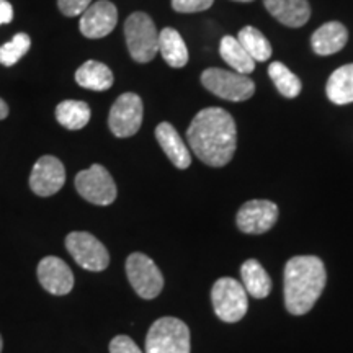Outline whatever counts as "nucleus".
Here are the masks:
<instances>
[{
    "mask_svg": "<svg viewBox=\"0 0 353 353\" xmlns=\"http://www.w3.org/2000/svg\"><path fill=\"white\" fill-rule=\"evenodd\" d=\"M187 139L195 156L211 167H224L237 148V128L226 110L211 107L198 112L187 130Z\"/></svg>",
    "mask_w": 353,
    "mask_h": 353,
    "instance_id": "obj_1",
    "label": "nucleus"
},
{
    "mask_svg": "<svg viewBox=\"0 0 353 353\" xmlns=\"http://www.w3.org/2000/svg\"><path fill=\"white\" fill-rule=\"evenodd\" d=\"M327 283L324 262L314 255H299L285 265V306L290 314L303 316L314 307Z\"/></svg>",
    "mask_w": 353,
    "mask_h": 353,
    "instance_id": "obj_2",
    "label": "nucleus"
},
{
    "mask_svg": "<svg viewBox=\"0 0 353 353\" xmlns=\"http://www.w3.org/2000/svg\"><path fill=\"white\" fill-rule=\"evenodd\" d=\"M126 46L132 59L139 64L152 61L159 52V33L151 17L134 12L125 21Z\"/></svg>",
    "mask_w": 353,
    "mask_h": 353,
    "instance_id": "obj_3",
    "label": "nucleus"
},
{
    "mask_svg": "<svg viewBox=\"0 0 353 353\" xmlns=\"http://www.w3.org/2000/svg\"><path fill=\"white\" fill-rule=\"evenodd\" d=\"M145 353H190V329L176 317H161L149 329Z\"/></svg>",
    "mask_w": 353,
    "mask_h": 353,
    "instance_id": "obj_4",
    "label": "nucleus"
},
{
    "mask_svg": "<svg viewBox=\"0 0 353 353\" xmlns=\"http://www.w3.org/2000/svg\"><path fill=\"white\" fill-rule=\"evenodd\" d=\"M211 301H213L216 316L229 324L239 322L249 309V298H247L245 288L231 276L219 278L216 281L211 288Z\"/></svg>",
    "mask_w": 353,
    "mask_h": 353,
    "instance_id": "obj_5",
    "label": "nucleus"
},
{
    "mask_svg": "<svg viewBox=\"0 0 353 353\" xmlns=\"http://www.w3.org/2000/svg\"><path fill=\"white\" fill-rule=\"evenodd\" d=\"M201 83L213 95L229 101H245L255 94L252 79L218 68L206 69L201 74Z\"/></svg>",
    "mask_w": 353,
    "mask_h": 353,
    "instance_id": "obj_6",
    "label": "nucleus"
},
{
    "mask_svg": "<svg viewBox=\"0 0 353 353\" xmlns=\"http://www.w3.org/2000/svg\"><path fill=\"white\" fill-rule=\"evenodd\" d=\"M126 275L132 290L143 299H154L164 288V276L151 257L134 252L126 259Z\"/></svg>",
    "mask_w": 353,
    "mask_h": 353,
    "instance_id": "obj_7",
    "label": "nucleus"
},
{
    "mask_svg": "<svg viewBox=\"0 0 353 353\" xmlns=\"http://www.w3.org/2000/svg\"><path fill=\"white\" fill-rule=\"evenodd\" d=\"M76 190L83 200L99 206L112 205L118 195L113 176L100 164H94L79 172L76 176Z\"/></svg>",
    "mask_w": 353,
    "mask_h": 353,
    "instance_id": "obj_8",
    "label": "nucleus"
},
{
    "mask_svg": "<svg viewBox=\"0 0 353 353\" xmlns=\"http://www.w3.org/2000/svg\"><path fill=\"white\" fill-rule=\"evenodd\" d=\"M65 249L77 265L88 272H103L110 265V254L90 232L74 231L65 237Z\"/></svg>",
    "mask_w": 353,
    "mask_h": 353,
    "instance_id": "obj_9",
    "label": "nucleus"
},
{
    "mask_svg": "<svg viewBox=\"0 0 353 353\" xmlns=\"http://www.w3.org/2000/svg\"><path fill=\"white\" fill-rule=\"evenodd\" d=\"M144 107L138 94L126 92L120 95L110 110L108 126L117 138H131L143 125Z\"/></svg>",
    "mask_w": 353,
    "mask_h": 353,
    "instance_id": "obj_10",
    "label": "nucleus"
},
{
    "mask_svg": "<svg viewBox=\"0 0 353 353\" xmlns=\"http://www.w3.org/2000/svg\"><path fill=\"white\" fill-rule=\"evenodd\" d=\"M65 169L64 164L54 156H43L33 165L30 174V188L38 196H52L64 187Z\"/></svg>",
    "mask_w": 353,
    "mask_h": 353,
    "instance_id": "obj_11",
    "label": "nucleus"
},
{
    "mask_svg": "<svg viewBox=\"0 0 353 353\" xmlns=\"http://www.w3.org/2000/svg\"><path fill=\"white\" fill-rule=\"evenodd\" d=\"M278 206L268 200H250L237 211L236 223L244 234H263L275 226Z\"/></svg>",
    "mask_w": 353,
    "mask_h": 353,
    "instance_id": "obj_12",
    "label": "nucleus"
},
{
    "mask_svg": "<svg viewBox=\"0 0 353 353\" xmlns=\"http://www.w3.org/2000/svg\"><path fill=\"white\" fill-rule=\"evenodd\" d=\"M117 23L118 10L114 3L108 2V0H99L82 13L79 28L85 38L99 39L112 33Z\"/></svg>",
    "mask_w": 353,
    "mask_h": 353,
    "instance_id": "obj_13",
    "label": "nucleus"
},
{
    "mask_svg": "<svg viewBox=\"0 0 353 353\" xmlns=\"http://www.w3.org/2000/svg\"><path fill=\"white\" fill-rule=\"evenodd\" d=\"M37 273L39 285L54 296H64L74 288V273L59 257H44L38 263Z\"/></svg>",
    "mask_w": 353,
    "mask_h": 353,
    "instance_id": "obj_14",
    "label": "nucleus"
},
{
    "mask_svg": "<svg viewBox=\"0 0 353 353\" xmlns=\"http://www.w3.org/2000/svg\"><path fill=\"white\" fill-rule=\"evenodd\" d=\"M263 6L273 19L290 28H299L311 19L307 0H263Z\"/></svg>",
    "mask_w": 353,
    "mask_h": 353,
    "instance_id": "obj_15",
    "label": "nucleus"
},
{
    "mask_svg": "<svg viewBox=\"0 0 353 353\" xmlns=\"http://www.w3.org/2000/svg\"><path fill=\"white\" fill-rule=\"evenodd\" d=\"M156 139L159 145L162 148V151L165 152V156L169 157V161L176 169L185 170L187 167H190V164H192V156H190L187 144L183 143L179 131L170 123H161L156 128Z\"/></svg>",
    "mask_w": 353,
    "mask_h": 353,
    "instance_id": "obj_16",
    "label": "nucleus"
},
{
    "mask_svg": "<svg viewBox=\"0 0 353 353\" xmlns=\"http://www.w3.org/2000/svg\"><path fill=\"white\" fill-rule=\"evenodd\" d=\"M348 41L347 28L339 21H329L312 33L311 46L316 54L330 56L343 50Z\"/></svg>",
    "mask_w": 353,
    "mask_h": 353,
    "instance_id": "obj_17",
    "label": "nucleus"
},
{
    "mask_svg": "<svg viewBox=\"0 0 353 353\" xmlns=\"http://www.w3.org/2000/svg\"><path fill=\"white\" fill-rule=\"evenodd\" d=\"M241 278L247 294H250L252 298L263 299L270 294L272 278L255 259H249L242 263Z\"/></svg>",
    "mask_w": 353,
    "mask_h": 353,
    "instance_id": "obj_18",
    "label": "nucleus"
},
{
    "mask_svg": "<svg viewBox=\"0 0 353 353\" xmlns=\"http://www.w3.org/2000/svg\"><path fill=\"white\" fill-rule=\"evenodd\" d=\"M76 82L87 90L103 92L113 85V72L107 64L87 61L77 69Z\"/></svg>",
    "mask_w": 353,
    "mask_h": 353,
    "instance_id": "obj_19",
    "label": "nucleus"
},
{
    "mask_svg": "<svg viewBox=\"0 0 353 353\" xmlns=\"http://www.w3.org/2000/svg\"><path fill=\"white\" fill-rule=\"evenodd\" d=\"M159 51L170 68L180 69L188 63L187 44L174 28H164L159 33Z\"/></svg>",
    "mask_w": 353,
    "mask_h": 353,
    "instance_id": "obj_20",
    "label": "nucleus"
},
{
    "mask_svg": "<svg viewBox=\"0 0 353 353\" xmlns=\"http://www.w3.org/2000/svg\"><path fill=\"white\" fill-rule=\"evenodd\" d=\"M327 99L335 105H347L353 101V64H347L330 74L327 87Z\"/></svg>",
    "mask_w": 353,
    "mask_h": 353,
    "instance_id": "obj_21",
    "label": "nucleus"
},
{
    "mask_svg": "<svg viewBox=\"0 0 353 353\" xmlns=\"http://www.w3.org/2000/svg\"><path fill=\"white\" fill-rule=\"evenodd\" d=\"M92 112L85 101L81 100H64L56 107V120L65 130L77 131L90 121Z\"/></svg>",
    "mask_w": 353,
    "mask_h": 353,
    "instance_id": "obj_22",
    "label": "nucleus"
},
{
    "mask_svg": "<svg viewBox=\"0 0 353 353\" xmlns=\"http://www.w3.org/2000/svg\"><path fill=\"white\" fill-rule=\"evenodd\" d=\"M219 52L221 57L226 61V64L231 65L236 72L244 74V76H249V74L254 72L255 61L242 48V44L237 41V38L226 34V37L221 39Z\"/></svg>",
    "mask_w": 353,
    "mask_h": 353,
    "instance_id": "obj_23",
    "label": "nucleus"
},
{
    "mask_svg": "<svg viewBox=\"0 0 353 353\" xmlns=\"http://www.w3.org/2000/svg\"><path fill=\"white\" fill-rule=\"evenodd\" d=\"M237 41L242 44V48L249 52L255 63H265L272 57V44L263 37L262 32H259L254 26H244L239 32Z\"/></svg>",
    "mask_w": 353,
    "mask_h": 353,
    "instance_id": "obj_24",
    "label": "nucleus"
},
{
    "mask_svg": "<svg viewBox=\"0 0 353 353\" xmlns=\"http://www.w3.org/2000/svg\"><path fill=\"white\" fill-rule=\"evenodd\" d=\"M268 76H270L272 82L275 83L276 90L286 99H294L301 94L303 83L299 81L298 76H294L291 70L286 68L283 63H273L268 68Z\"/></svg>",
    "mask_w": 353,
    "mask_h": 353,
    "instance_id": "obj_25",
    "label": "nucleus"
},
{
    "mask_svg": "<svg viewBox=\"0 0 353 353\" xmlns=\"http://www.w3.org/2000/svg\"><path fill=\"white\" fill-rule=\"evenodd\" d=\"M30 46H32V39H30L28 34H15L10 41L0 46V64L7 65V68L17 64L30 51Z\"/></svg>",
    "mask_w": 353,
    "mask_h": 353,
    "instance_id": "obj_26",
    "label": "nucleus"
},
{
    "mask_svg": "<svg viewBox=\"0 0 353 353\" xmlns=\"http://www.w3.org/2000/svg\"><path fill=\"white\" fill-rule=\"evenodd\" d=\"M214 0H172V8L180 13H196L208 10Z\"/></svg>",
    "mask_w": 353,
    "mask_h": 353,
    "instance_id": "obj_27",
    "label": "nucleus"
},
{
    "mask_svg": "<svg viewBox=\"0 0 353 353\" xmlns=\"http://www.w3.org/2000/svg\"><path fill=\"white\" fill-rule=\"evenodd\" d=\"M90 6L92 0H57V7L65 17L82 15Z\"/></svg>",
    "mask_w": 353,
    "mask_h": 353,
    "instance_id": "obj_28",
    "label": "nucleus"
},
{
    "mask_svg": "<svg viewBox=\"0 0 353 353\" xmlns=\"http://www.w3.org/2000/svg\"><path fill=\"white\" fill-rule=\"evenodd\" d=\"M110 353H143L134 341L128 335H117L110 342Z\"/></svg>",
    "mask_w": 353,
    "mask_h": 353,
    "instance_id": "obj_29",
    "label": "nucleus"
},
{
    "mask_svg": "<svg viewBox=\"0 0 353 353\" xmlns=\"http://www.w3.org/2000/svg\"><path fill=\"white\" fill-rule=\"evenodd\" d=\"M13 20V7L7 0H0V25L10 23Z\"/></svg>",
    "mask_w": 353,
    "mask_h": 353,
    "instance_id": "obj_30",
    "label": "nucleus"
},
{
    "mask_svg": "<svg viewBox=\"0 0 353 353\" xmlns=\"http://www.w3.org/2000/svg\"><path fill=\"white\" fill-rule=\"evenodd\" d=\"M7 117H8V105L2 99H0V121L6 120Z\"/></svg>",
    "mask_w": 353,
    "mask_h": 353,
    "instance_id": "obj_31",
    "label": "nucleus"
},
{
    "mask_svg": "<svg viewBox=\"0 0 353 353\" xmlns=\"http://www.w3.org/2000/svg\"><path fill=\"white\" fill-rule=\"evenodd\" d=\"M2 348H3V341H2V335H0V353H2Z\"/></svg>",
    "mask_w": 353,
    "mask_h": 353,
    "instance_id": "obj_32",
    "label": "nucleus"
},
{
    "mask_svg": "<svg viewBox=\"0 0 353 353\" xmlns=\"http://www.w3.org/2000/svg\"><path fill=\"white\" fill-rule=\"evenodd\" d=\"M234 2H254V0H234Z\"/></svg>",
    "mask_w": 353,
    "mask_h": 353,
    "instance_id": "obj_33",
    "label": "nucleus"
}]
</instances>
